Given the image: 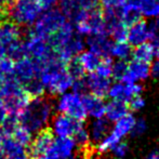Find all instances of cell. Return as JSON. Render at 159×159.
Returning a JSON list of instances; mask_svg holds the SVG:
<instances>
[{
	"instance_id": "obj_1",
	"label": "cell",
	"mask_w": 159,
	"mask_h": 159,
	"mask_svg": "<svg viewBox=\"0 0 159 159\" xmlns=\"http://www.w3.org/2000/svg\"><path fill=\"white\" fill-rule=\"evenodd\" d=\"M54 111V104L43 95L30 98L25 107L16 116L17 121L20 126L35 134L46 130L50 125Z\"/></svg>"
},
{
	"instance_id": "obj_2",
	"label": "cell",
	"mask_w": 159,
	"mask_h": 159,
	"mask_svg": "<svg viewBox=\"0 0 159 159\" xmlns=\"http://www.w3.org/2000/svg\"><path fill=\"white\" fill-rule=\"evenodd\" d=\"M39 78L44 91L51 95H60L71 90L75 80L67 70L66 63L62 61L59 55L42 65Z\"/></svg>"
},
{
	"instance_id": "obj_3",
	"label": "cell",
	"mask_w": 159,
	"mask_h": 159,
	"mask_svg": "<svg viewBox=\"0 0 159 159\" xmlns=\"http://www.w3.org/2000/svg\"><path fill=\"white\" fill-rule=\"evenodd\" d=\"M30 98V96L13 76H9L0 81V100L9 115H19Z\"/></svg>"
},
{
	"instance_id": "obj_4",
	"label": "cell",
	"mask_w": 159,
	"mask_h": 159,
	"mask_svg": "<svg viewBox=\"0 0 159 159\" xmlns=\"http://www.w3.org/2000/svg\"><path fill=\"white\" fill-rule=\"evenodd\" d=\"M37 0H13L8 9V16L19 26H33L42 13Z\"/></svg>"
},
{
	"instance_id": "obj_5",
	"label": "cell",
	"mask_w": 159,
	"mask_h": 159,
	"mask_svg": "<svg viewBox=\"0 0 159 159\" xmlns=\"http://www.w3.org/2000/svg\"><path fill=\"white\" fill-rule=\"evenodd\" d=\"M135 119L136 118L134 117V115L128 113L126 116L113 122V126L109 130L108 134L100 143L96 144V149L98 153H111V151L117 143L124 141L127 136L131 135Z\"/></svg>"
},
{
	"instance_id": "obj_6",
	"label": "cell",
	"mask_w": 159,
	"mask_h": 159,
	"mask_svg": "<svg viewBox=\"0 0 159 159\" xmlns=\"http://www.w3.org/2000/svg\"><path fill=\"white\" fill-rule=\"evenodd\" d=\"M57 96L59 98L54 104V108L57 113L68 115L82 122L88 118V111L84 101V93L68 90Z\"/></svg>"
},
{
	"instance_id": "obj_7",
	"label": "cell",
	"mask_w": 159,
	"mask_h": 159,
	"mask_svg": "<svg viewBox=\"0 0 159 159\" xmlns=\"http://www.w3.org/2000/svg\"><path fill=\"white\" fill-rule=\"evenodd\" d=\"M24 41L27 51V57H33L34 60L39 62L41 67L44 63L57 55V53L51 46L49 38L37 35L32 30L27 34V37Z\"/></svg>"
},
{
	"instance_id": "obj_8",
	"label": "cell",
	"mask_w": 159,
	"mask_h": 159,
	"mask_svg": "<svg viewBox=\"0 0 159 159\" xmlns=\"http://www.w3.org/2000/svg\"><path fill=\"white\" fill-rule=\"evenodd\" d=\"M67 22L66 17L62 14L59 9H49L44 10L33 25V32L42 37H51Z\"/></svg>"
},
{
	"instance_id": "obj_9",
	"label": "cell",
	"mask_w": 159,
	"mask_h": 159,
	"mask_svg": "<svg viewBox=\"0 0 159 159\" xmlns=\"http://www.w3.org/2000/svg\"><path fill=\"white\" fill-rule=\"evenodd\" d=\"M50 131L55 138H73L76 132L84 127V122L68 115L57 113L50 121Z\"/></svg>"
},
{
	"instance_id": "obj_10",
	"label": "cell",
	"mask_w": 159,
	"mask_h": 159,
	"mask_svg": "<svg viewBox=\"0 0 159 159\" xmlns=\"http://www.w3.org/2000/svg\"><path fill=\"white\" fill-rule=\"evenodd\" d=\"M41 65L30 57H24L14 62L12 76L23 86L28 81L38 78L41 73Z\"/></svg>"
},
{
	"instance_id": "obj_11",
	"label": "cell",
	"mask_w": 159,
	"mask_h": 159,
	"mask_svg": "<svg viewBox=\"0 0 159 159\" xmlns=\"http://www.w3.org/2000/svg\"><path fill=\"white\" fill-rule=\"evenodd\" d=\"M75 28L81 36L107 34L102 9L98 8L92 11H88L84 19L75 24Z\"/></svg>"
},
{
	"instance_id": "obj_12",
	"label": "cell",
	"mask_w": 159,
	"mask_h": 159,
	"mask_svg": "<svg viewBox=\"0 0 159 159\" xmlns=\"http://www.w3.org/2000/svg\"><path fill=\"white\" fill-rule=\"evenodd\" d=\"M78 146L73 138H54L44 155L50 159H78Z\"/></svg>"
},
{
	"instance_id": "obj_13",
	"label": "cell",
	"mask_w": 159,
	"mask_h": 159,
	"mask_svg": "<svg viewBox=\"0 0 159 159\" xmlns=\"http://www.w3.org/2000/svg\"><path fill=\"white\" fill-rule=\"evenodd\" d=\"M143 92V87L140 82H133V84H125L122 81H116L111 84L109 87L108 96L111 100H118L128 103L133 96L141 95Z\"/></svg>"
},
{
	"instance_id": "obj_14",
	"label": "cell",
	"mask_w": 159,
	"mask_h": 159,
	"mask_svg": "<svg viewBox=\"0 0 159 159\" xmlns=\"http://www.w3.org/2000/svg\"><path fill=\"white\" fill-rule=\"evenodd\" d=\"M151 76V64L141 62L138 60H132L128 62V68L124 77L120 81L125 84L142 82Z\"/></svg>"
},
{
	"instance_id": "obj_15",
	"label": "cell",
	"mask_w": 159,
	"mask_h": 159,
	"mask_svg": "<svg viewBox=\"0 0 159 159\" xmlns=\"http://www.w3.org/2000/svg\"><path fill=\"white\" fill-rule=\"evenodd\" d=\"M54 138L55 136L51 133L50 130H42L35 133L28 145V153L32 155V157L44 155L51 146Z\"/></svg>"
},
{
	"instance_id": "obj_16",
	"label": "cell",
	"mask_w": 159,
	"mask_h": 159,
	"mask_svg": "<svg viewBox=\"0 0 159 159\" xmlns=\"http://www.w3.org/2000/svg\"><path fill=\"white\" fill-rule=\"evenodd\" d=\"M84 81L87 86V92L102 98L107 96L109 87L111 84L109 78L101 77L94 71L88 73V75L84 76Z\"/></svg>"
},
{
	"instance_id": "obj_17",
	"label": "cell",
	"mask_w": 159,
	"mask_h": 159,
	"mask_svg": "<svg viewBox=\"0 0 159 159\" xmlns=\"http://www.w3.org/2000/svg\"><path fill=\"white\" fill-rule=\"evenodd\" d=\"M0 149L6 159H16L28 156V147L17 142L11 134L4 133Z\"/></svg>"
},
{
	"instance_id": "obj_18",
	"label": "cell",
	"mask_w": 159,
	"mask_h": 159,
	"mask_svg": "<svg viewBox=\"0 0 159 159\" xmlns=\"http://www.w3.org/2000/svg\"><path fill=\"white\" fill-rule=\"evenodd\" d=\"M114 42L109 39L107 34H98V35H90L86 40V44L89 47L90 51L94 52L101 57H111V51Z\"/></svg>"
},
{
	"instance_id": "obj_19",
	"label": "cell",
	"mask_w": 159,
	"mask_h": 159,
	"mask_svg": "<svg viewBox=\"0 0 159 159\" xmlns=\"http://www.w3.org/2000/svg\"><path fill=\"white\" fill-rule=\"evenodd\" d=\"M57 6H59V10L66 17L67 21L71 22L74 25L82 21L88 12L82 10L76 0H60Z\"/></svg>"
},
{
	"instance_id": "obj_20",
	"label": "cell",
	"mask_w": 159,
	"mask_h": 159,
	"mask_svg": "<svg viewBox=\"0 0 159 159\" xmlns=\"http://www.w3.org/2000/svg\"><path fill=\"white\" fill-rule=\"evenodd\" d=\"M149 40V27L148 24L145 21L141 20L138 23L128 27V35L127 41L130 43V46L136 47L139 44L146 42Z\"/></svg>"
},
{
	"instance_id": "obj_21",
	"label": "cell",
	"mask_w": 159,
	"mask_h": 159,
	"mask_svg": "<svg viewBox=\"0 0 159 159\" xmlns=\"http://www.w3.org/2000/svg\"><path fill=\"white\" fill-rule=\"evenodd\" d=\"M84 101L87 111H88V117L92 118V119L105 117L106 103L103 101L102 98H98V96L87 92L84 93Z\"/></svg>"
},
{
	"instance_id": "obj_22",
	"label": "cell",
	"mask_w": 159,
	"mask_h": 159,
	"mask_svg": "<svg viewBox=\"0 0 159 159\" xmlns=\"http://www.w3.org/2000/svg\"><path fill=\"white\" fill-rule=\"evenodd\" d=\"M111 128V122L108 121L105 117L92 119L90 126L88 128L91 143L95 145L98 143H100L108 134Z\"/></svg>"
},
{
	"instance_id": "obj_23",
	"label": "cell",
	"mask_w": 159,
	"mask_h": 159,
	"mask_svg": "<svg viewBox=\"0 0 159 159\" xmlns=\"http://www.w3.org/2000/svg\"><path fill=\"white\" fill-rule=\"evenodd\" d=\"M21 26L15 24L11 20H1L0 21V42L7 46L10 42L21 38Z\"/></svg>"
},
{
	"instance_id": "obj_24",
	"label": "cell",
	"mask_w": 159,
	"mask_h": 159,
	"mask_svg": "<svg viewBox=\"0 0 159 159\" xmlns=\"http://www.w3.org/2000/svg\"><path fill=\"white\" fill-rule=\"evenodd\" d=\"M128 103L118 100H111L106 103V111H105V118L111 124L117 121L118 119L122 118L129 113Z\"/></svg>"
},
{
	"instance_id": "obj_25",
	"label": "cell",
	"mask_w": 159,
	"mask_h": 159,
	"mask_svg": "<svg viewBox=\"0 0 159 159\" xmlns=\"http://www.w3.org/2000/svg\"><path fill=\"white\" fill-rule=\"evenodd\" d=\"M142 13L139 10V8L131 1L128 0V2L120 9V17L121 21L127 27L138 23L142 20Z\"/></svg>"
},
{
	"instance_id": "obj_26",
	"label": "cell",
	"mask_w": 159,
	"mask_h": 159,
	"mask_svg": "<svg viewBox=\"0 0 159 159\" xmlns=\"http://www.w3.org/2000/svg\"><path fill=\"white\" fill-rule=\"evenodd\" d=\"M155 57V47L152 42H143L132 49V57L138 61L151 64Z\"/></svg>"
},
{
	"instance_id": "obj_27",
	"label": "cell",
	"mask_w": 159,
	"mask_h": 159,
	"mask_svg": "<svg viewBox=\"0 0 159 159\" xmlns=\"http://www.w3.org/2000/svg\"><path fill=\"white\" fill-rule=\"evenodd\" d=\"M77 59L79 61L80 65L82 66V68H84V70L86 71V74H88V73L95 71L96 67L101 63L102 57L89 50V51H82V52H80L77 55Z\"/></svg>"
},
{
	"instance_id": "obj_28",
	"label": "cell",
	"mask_w": 159,
	"mask_h": 159,
	"mask_svg": "<svg viewBox=\"0 0 159 159\" xmlns=\"http://www.w3.org/2000/svg\"><path fill=\"white\" fill-rule=\"evenodd\" d=\"M4 53H6L7 57H9L14 62L24 57H27L25 41L20 38V39L10 42L9 44L4 46Z\"/></svg>"
},
{
	"instance_id": "obj_29",
	"label": "cell",
	"mask_w": 159,
	"mask_h": 159,
	"mask_svg": "<svg viewBox=\"0 0 159 159\" xmlns=\"http://www.w3.org/2000/svg\"><path fill=\"white\" fill-rule=\"evenodd\" d=\"M139 8L143 16L158 17L159 16V0H131Z\"/></svg>"
},
{
	"instance_id": "obj_30",
	"label": "cell",
	"mask_w": 159,
	"mask_h": 159,
	"mask_svg": "<svg viewBox=\"0 0 159 159\" xmlns=\"http://www.w3.org/2000/svg\"><path fill=\"white\" fill-rule=\"evenodd\" d=\"M111 55L117 60L127 61L130 57H132V46H130V43L127 41L115 42L111 47Z\"/></svg>"
},
{
	"instance_id": "obj_31",
	"label": "cell",
	"mask_w": 159,
	"mask_h": 159,
	"mask_svg": "<svg viewBox=\"0 0 159 159\" xmlns=\"http://www.w3.org/2000/svg\"><path fill=\"white\" fill-rule=\"evenodd\" d=\"M25 90V92L27 93L30 98H36V96H41L43 95V93L46 92L43 88V84H42L40 78H35V79L28 81L27 84H23L22 86Z\"/></svg>"
},
{
	"instance_id": "obj_32",
	"label": "cell",
	"mask_w": 159,
	"mask_h": 159,
	"mask_svg": "<svg viewBox=\"0 0 159 159\" xmlns=\"http://www.w3.org/2000/svg\"><path fill=\"white\" fill-rule=\"evenodd\" d=\"M113 64H114V62H113L111 57H102L101 63L96 67L94 73H96L98 76H101V77L109 78V79H111V78L113 77Z\"/></svg>"
},
{
	"instance_id": "obj_33",
	"label": "cell",
	"mask_w": 159,
	"mask_h": 159,
	"mask_svg": "<svg viewBox=\"0 0 159 159\" xmlns=\"http://www.w3.org/2000/svg\"><path fill=\"white\" fill-rule=\"evenodd\" d=\"M11 135H12L17 142H20L21 144H23L28 147V145H30V141H32L34 134L30 133V132L28 131V130H26L25 128L17 125V126L15 127V129L12 131Z\"/></svg>"
},
{
	"instance_id": "obj_34",
	"label": "cell",
	"mask_w": 159,
	"mask_h": 159,
	"mask_svg": "<svg viewBox=\"0 0 159 159\" xmlns=\"http://www.w3.org/2000/svg\"><path fill=\"white\" fill-rule=\"evenodd\" d=\"M66 68L68 70V73L70 74V76L74 79H78V78H81L86 75V71L84 70L82 66L80 65L79 61H78L77 57H73L70 61H68L66 63Z\"/></svg>"
},
{
	"instance_id": "obj_35",
	"label": "cell",
	"mask_w": 159,
	"mask_h": 159,
	"mask_svg": "<svg viewBox=\"0 0 159 159\" xmlns=\"http://www.w3.org/2000/svg\"><path fill=\"white\" fill-rule=\"evenodd\" d=\"M73 139L76 142V144H77L78 147H86L91 143L89 130L84 126L81 127L77 132H76V134L73 136Z\"/></svg>"
},
{
	"instance_id": "obj_36",
	"label": "cell",
	"mask_w": 159,
	"mask_h": 159,
	"mask_svg": "<svg viewBox=\"0 0 159 159\" xmlns=\"http://www.w3.org/2000/svg\"><path fill=\"white\" fill-rule=\"evenodd\" d=\"M108 35H109V37H111V39L115 40V42L127 41L128 27L124 23H120L119 25H117L115 28H113V30L109 32Z\"/></svg>"
},
{
	"instance_id": "obj_37",
	"label": "cell",
	"mask_w": 159,
	"mask_h": 159,
	"mask_svg": "<svg viewBox=\"0 0 159 159\" xmlns=\"http://www.w3.org/2000/svg\"><path fill=\"white\" fill-rule=\"evenodd\" d=\"M128 68V62L125 60H117L113 64V78L120 81Z\"/></svg>"
},
{
	"instance_id": "obj_38",
	"label": "cell",
	"mask_w": 159,
	"mask_h": 159,
	"mask_svg": "<svg viewBox=\"0 0 159 159\" xmlns=\"http://www.w3.org/2000/svg\"><path fill=\"white\" fill-rule=\"evenodd\" d=\"M149 27V40L156 47L159 44V16L154 17L153 21L148 24Z\"/></svg>"
},
{
	"instance_id": "obj_39",
	"label": "cell",
	"mask_w": 159,
	"mask_h": 159,
	"mask_svg": "<svg viewBox=\"0 0 159 159\" xmlns=\"http://www.w3.org/2000/svg\"><path fill=\"white\" fill-rule=\"evenodd\" d=\"M111 153L113 154V156L115 158L125 159L128 154H129V145L125 141H120L119 143H117L114 146V148L111 151Z\"/></svg>"
},
{
	"instance_id": "obj_40",
	"label": "cell",
	"mask_w": 159,
	"mask_h": 159,
	"mask_svg": "<svg viewBox=\"0 0 159 159\" xmlns=\"http://www.w3.org/2000/svg\"><path fill=\"white\" fill-rule=\"evenodd\" d=\"M147 130V122L144 118H136L135 122H134L133 129H132L131 132V136H134V138H138V136H141L146 132Z\"/></svg>"
},
{
	"instance_id": "obj_41",
	"label": "cell",
	"mask_w": 159,
	"mask_h": 159,
	"mask_svg": "<svg viewBox=\"0 0 159 159\" xmlns=\"http://www.w3.org/2000/svg\"><path fill=\"white\" fill-rule=\"evenodd\" d=\"M145 105H146V102H145V98H143L142 94L133 96V98H132L131 100L128 102L129 109H130V111H134V113L142 111V109L145 107Z\"/></svg>"
},
{
	"instance_id": "obj_42",
	"label": "cell",
	"mask_w": 159,
	"mask_h": 159,
	"mask_svg": "<svg viewBox=\"0 0 159 159\" xmlns=\"http://www.w3.org/2000/svg\"><path fill=\"white\" fill-rule=\"evenodd\" d=\"M128 0H100L101 9H121Z\"/></svg>"
},
{
	"instance_id": "obj_43",
	"label": "cell",
	"mask_w": 159,
	"mask_h": 159,
	"mask_svg": "<svg viewBox=\"0 0 159 159\" xmlns=\"http://www.w3.org/2000/svg\"><path fill=\"white\" fill-rule=\"evenodd\" d=\"M79 7L84 11H92L101 8L100 0H76Z\"/></svg>"
},
{
	"instance_id": "obj_44",
	"label": "cell",
	"mask_w": 159,
	"mask_h": 159,
	"mask_svg": "<svg viewBox=\"0 0 159 159\" xmlns=\"http://www.w3.org/2000/svg\"><path fill=\"white\" fill-rule=\"evenodd\" d=\"M60 0H37V2L39 3V6L41 7L42 10H49V9L54 8L55 6H57Z\"/></svg>"
},
{
	"instance_id": "obj_45",
	"label": "cell",
	"mask_w": 159,
	"mask_h": 159,
	"mask_svg": "<svg viewBox=\"0 0 159 159\" xmlns=\"http://www.w3.org/2000/svg\"><path fill=\"white\" fill-rule=\"evenodd\" d=\"M8 116H9L8 111H7L3 103H2L1 100H0V128H1L2 125L4 124V121H6V119L8 118Z\"/></svg>"
},
{
	"instance_id": "obj_46",
	"label": "cell",
	"mask_w": 159,
	"mask_h": 159,
	"mask_svg": "<svg viewBox=\"0 0 159 159\" xmlns=\"http://www.w3.org/2000/svg\"><path fill=\"white\" fill-rule=\"evenodd\" d=\"M151 75L155 78H159V59L151 65Z\"/></svg>"
},
{
	"instance_id": "obj_47",
	"label": "cell",
	"mask_w": 159,
	"mask_h": 159,
	"mask_svg": "<svg viewBox=\"0 0 159 159\" xmlns=\"http://www.w3.org/2000/svg\"><path fill=\"white\" fill-rule=\"evenodd\" d=\"M146 159H159V151H154L147 155Z\"/></svg>"
},
{
	"instance_id": "obj_48",
	"label": "cell",
	"mask_w": 159,
	"mask_h": 159,
	"mask_svg": "<svg viewBox=\"0 0 159 159\" xmlns=\"http://www.w3.org/2000/svg\"><path fill=\"white\" fill-rule=\"evenodd\" d=\"M6 15H8V10H6V9H3L2 7H0V21L3 20Z\"/></svg>"
},
{
	"instance_id": "obj_49",
	"label": "cell",
	"mask_w": 159,
	"mask_h": 159,
	"mask_svg": "<svg viewBox=\"0 0 159 159\" xmlns=\"http://www.w3.org/2000/svg\"><path fill=\"white\" fill-rule=\"evenodd\" d=\"M32 159H50V158L46 155H41V156H35V157H33Z\"/></svg>"
},
{
	"instance_id": "obj_50",
	"label": "cell",
	"mask_w": 159,
	"mask_h": 159,
	"mask_svg": "<svg viewBox=\"0 0 159 159\" xmlns=\"http://www.w3.org/2000/svg\"><path fill=\"white\" fill-rule=\"evenodd\" d=\"M155 54H156V57L159 59V44H157V46L155 47Z\"/></svg>"
},
{
	"instance_id": "obj_51",
	"label": "cell",
	"mask_w": 159,
	"mask_h": 159,
	"mask_svg": "<svg viewBox=\"0 0 159 159\" xmlns=\"http://www.w3.org/2000/svg\"><path fill=\"white\" fill-rule=\"evenodd\" d=\"M116 159H118V158H116Z\"/></svg>"
}]
</instances>
